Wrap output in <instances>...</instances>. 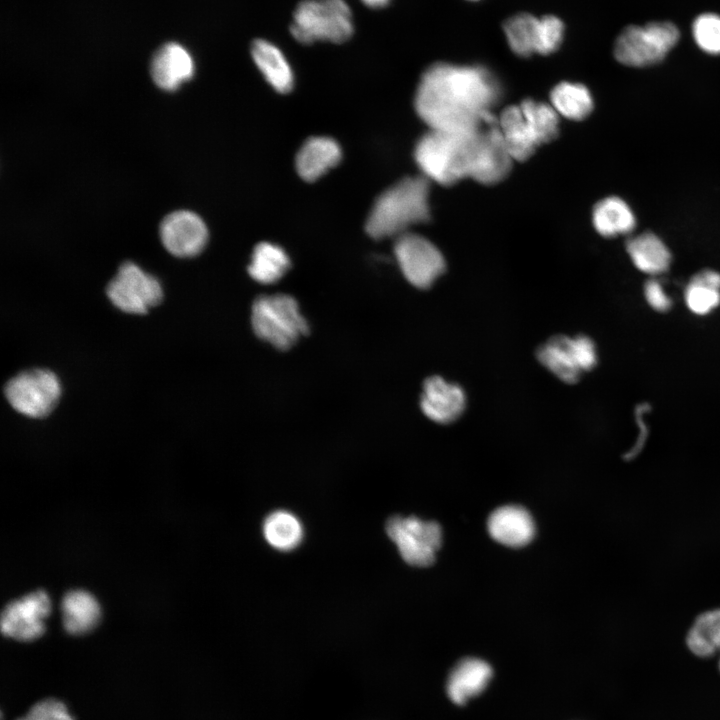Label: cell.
<instances>
[{
  "instance_id": "6da1fadb",
  "label": "cell",
  "mask_w": 720,
  "mask_h": 720,
  "mask_svg": "<svg viewBox=\"0 0 720 720\" xmlns=\"http://www.w3.org/2000/svg\"><path fill=\"white\" fill-rule=\"evenodd\" d=\"M500 96L501 86L486 68L441 62L423 73L414 104L431 130L470 132L493 118Z\"/></svg>"
},
{
  "instance_id": "4316f807",
  "label": "cell",
  "mask_w": 720,
  "mask_h": 720,
  "mask_svg": "<svg viewBox=\"0 0 720 720\" xmlns=\"http://www.w3.org/2000/svg\"><path fill=\"white\" fill-rule=\"evenodd\" d=\"M550 99L555 111L571 120H582L593 109V99L590 91L579 83H559L551 91Z\"/></svg>"
},
{
  "instance_id": "7a4b0ae2",
  "label": "cell",
  "mask_w": 720,
  "mask_h": 720,
  "mask_svg": "<svg viewBox=\"0 0 720 720\" xmlns=\"http://www.w3.org/2000/svg\"><path fill=\"white\" fill-rule=\"evenodd\" d=\"M484 125L470 132L430 129L419 139L414 152L415 161L423 175L442 185L473 178L480 156Z\"/></svg>"
},
{
  "instance_id": "44dd1931",
  "label": "cell",
  "mask_w": 720,
  "mask_h": 720,
  "mask_svg": "<svg viewBox=\"0 0 720 720\" xmlns=\"http://www.w3.org/2000/svg\"><path fill=\"white\" fill-rule=\"evenodd\" d=\"M626 250L634 266L652 276L666 272L671 264L668 247L652 232L630 238L626 243Z\"/></svg>"
},
{
  "instance_id": "d590c367",
  "label": "cell",
  "mask_w": 720,
  "mask_h": 720,
  "mask_svg": "<svg viewBox=\"0 0 720 720\" xmlns=\"http://www.w3.org/2000/svg\"><path fill=\"white\" fill-rule=\"evenodd\" d=\"M472 1H476V0H472Z\"/></svg>"
},
{
  "instance_id": "1f68e13d",
  "label": "cell",
  "mask_w": 720,
  "mask_h": 720,
  "mask_svg": "<svg viewBox=\"0 0 720 720\" xmlns=\"http://www.w3.org/2000/svg\"><path fill=\"white\" fill-rule=\"evenodd\" d=\"M27 715L33 720H74L64 703L53 698L37 702Z\"/></svg>"
},
{
  "instance_id": "3957f363",
  "label": "cell",
  "mask_w": 720,
  "mask_h": 720,
  "mask_svg": "<svg viewBox=\"0 0 720 720\" xmlns=\"http://www.w3.org/2000/svg\"><path fill=\"white\" fill-rule=\"evenodd\" d=\"M429 182L407 177L385 190L375 201L365 224L375 239L399 236L415 224L429 220Z\"/></svg>"
},
{
  "instance_id": "836d02e7",
  "label": "cell",
  "mask_w": 720,
  "mask_h": 720,
  "mask_svg": "<svg viewBox=\"0 0 720 720\" xmlns=\"http://www.w3.org/2000/svg\"><path fill=\"white\" fill-rule=\"evenodd\" d=\"M365 5L372 8L384 7L390 0H361Z\"/></svg>"
},
{
  "instance_id": "7c38bea8",
  "label": "cell",
  "mask_w": 720,
  "mask_h": 720,
  "mask_svg": "<svg viewBox=\"0 0 720 720\" xmlns=\"http://www.w3.org/2000/svg\"><path fill=\"white\" fill-rule=\"evenodd\" d=\"M394 253L404 277L417 288L430 287L445 270L441 252L420 235L409 232L399 235Z\"/></svg>"
},
{
  "instance_id": "30bf717a",
  "label": "cell",
  "mask_w": 720,
  "mask_h": 720,
  "mask_svg": "<svg viewBox=\"0 0 720 720\" xmlns=\"http://www.w3.org/2000/svg\"><path fill=\"white\" fill-rule=\"evenodd\" d=\"M106 293L115 307L132 314L147 313L163 298L159 280L130 261L119 267L107 285Z\"/></svg>"
},
{
  "instance_id": "484cf974",
  "label": "cell",
  "mask_w": 720,
  "mask_h": 720,
  "mask_svg": "<svg viewBox=\"0 0 720 720\" xmlns=\"http://www.w3.org/2000/svg\"><path fill=\"white\" fill-rule=\"evenodd\" d=\"M289 266V257L281 247L262 242L254 248L248 272L255 281L271 284L280 280Z\"/></svg>"
},
{
  "instance_id": "7402d4cb",
  "label": "cell",
  "mask_w": 720,
  "mask_h": 720,
  "mask_svg": "<svg viewBox=\"0 0 720 720\" xmlns=\"http://www.w3.org/2000/svg\"><path fill=\"white\" fill-rule=\"evenodd\" d=\"M61 610L63 626L73 635L89 632L100 618L98 602L90 593L82 590L68 592L62 600Z\"/></svg>"
},
{
  "instance_id": "9a60e30c",
  "label": "cell",
  "mask_w": 720,
  "mask_h": 720,
  "mask_svg": "<svg viewBox=\"0 0 720 720\" xmlns=\"http://www.w3.org/2000/svg\"><path fill=\"white\" fill-rule=\"evenodd\" d=\"M466 397L463 389L440 376L428 378L420 398L422 412L439 424H449L461 416Z\"/></svg>"
},
{
  "instance_id": "4dcf8cb0",
  "label": "cell",
  "mask_w": 720,
  "mask_h": 720,
  "mask_svg": "<svg viewBox=\"0 0 720 720\" xmlns=\"http://www.w3.org/2000/svg\"><path fill=\"white\" fill-rule=\"evenodd\" d=\"M564 35L563 22L554 15L538 19L536 53L548 55L557 50Z\"/></svg>"
},
{
  "instance_id": "e0dca14e",
  "label": "cell",
  "mask_w": 720,
  "mask_h": 720,
  "mask_svg": "<svg viewBox=\"0 0 720 720\" xmlns=\"http://www.w3.org/2000/svg\"><path fill=\"white\" fill-rule=\"evenodd\" d=\"M488 532L491 537L509 547H522L534 537L535 526L529 512L521 506L507 505L489 516Z\"/></svg>"
},
{
  "instance_id": "603a6c76",
  "label": "cell",
  "mask_w": 720,
  "mask_h": 720,
  "mask_svg": "<svg viewBox=\"0 0 720 720\" xmlns=\"http://www.w3.org/2000/svg\"><path fill=\"white\" fill-rule=\"evenodd\" d=\"M592 221L596 231L604 237L628 234L636 226L633 211L616 196L604 198L594 206Z\"/></svg>"
},
{
  "instance_id": "ac0fdd59",
  "label": "cell",
  "mask_w": 720,
  "mask_h": 720,
  "mask_svg": "<svg viewBox=\"0 0 720 720\" xmlns=\"http://www.w3.org/2000/svg\"><path fill=\"white\" fill-rule=\"evenodd\" d=\"M491 666L478 658H465L452 669L447 680V694L458 705L479 695L492 677Z\"/></svg>"
},
{
  "instance_id": "f1b7e54d",
  "label": "cell",
  "mask_w": 720,
  "mask_h": 720,
  "mask_svg": "<svg viewBox=\"0 0 720 720\" xmlns=\"http://www.w3.org/2000/svg\"><path fill=\"white\" fill-rule=\"evenodd\" d=\"M538 19L529 13H518L504 23V33L511 50L518 56L536 53Z\"/></svg>"
},
{
  "instance_id": "d6986e66",
  "label": "cell",
  "mask_w": 720,
  "mask_h": 720,
  "mask_svg": "<svg viewBox=\"0 0 720 720\" xmlns=\"http://www.w3.org/2000/svg\"><path fill=\"white\" fill-rule=\"evenodd\" d=\"M341 148L329 137H311L296 156V169L305 181L312 182L338 164Z\"/></svg>"
},
{
  "instance_id": "8992f818",
  "label": "cell",
  "mask_w": 720,
  "mask_h": 720,
  "mask_svg": "<svg viewBox=\"0 0 720 720\" xmlns=\"http://www.w3.org/2000/svg\"><path fill=\"white\" fill-rule=\"evenodd\" d=\"M251 324L259 338L281 350L289 349L309 330L297 301L285 294L258 297L252 305Z\"/></svg>"
},
{
  "instance_id": "277c9868",
  "label": "cell",
  "mask_w": 720,
  "mask_h": 720,
  "mask_svg": "<svg viewBox=\"0 0 720 720\" xmlns=\"http://www.w3.org/2000/svg\"><path fill=\"white\" fill-rule=\"evenodd\" d=\"M497 124L509 153L517 161L528 159L559 131L558 113L552 105L532 99L504 109Z\"/></svg>"
},
{
  "instance_id": "52a82bcc",
  "label": "cell",
  "mask_w": 720,
  "mask_h": 720,
  "mask_svg": "<svg viewBox=\"0 0 720 720\" xmlns=\"http://www.w3.org/2000/svg\"><path fill=\"white\" fill-rule=\"evenodd\" d=\"M678 28L670 22H651L626 27L617 37L614 56L623 65L642 68L661 62L679 40Z\"/></svg>"
},
{
  "instance_id": "d4e9b609",
  "label": "cell",
  "mask_w": 720,
  "mask_h": 720,
  "mask_svg": "<svg viewBox=\"0 0 720 720\" xmlns=\"http://www.w3.org/2000/svg\"><path fill=\"white\" fill-rule=\"evenodd\" d=\"M686 644L694 655L701 658H709L720 652V608L697 616L687 633Z\"/></svg>"
},
{
  "instance_id": "ba28073f",
  "label": "cell",
  "mask_w": 720,
  "mask_h": 720,
  "mask_svg": "<svg viewBox=\"0 0 720 720\" xmlns=\"http://www.w3.org/2000/svg\"><path fill=\"white\" fill-rule=\"evenodd\" d=\"M14 410L31 418L47 416L61 395L58 377L47 369H30L11 378L4 388Z\"/></svg>"
},
{
  "instance_id": "d6a6232c",
  "label": "cell",
  "mask_w": 720,
  "mask_h": 720,
  "mask_svg": "<svg viewBox=\"0 0 720 720\" xmlns=\"http://www.w3.org/2000/svg\"><path fill=\"white\" fill-rule=\"evenodd\" d=\"M644 296L649 306L658 312H666L672 306V300L657 279H649L646 281L644 285Z\"/></svg>"
},
{
  "instance_id": "f546056e",
  "label": "cell",
  "mask_w": 720,
  "mask_h": 720,
  "mask_svg": "<svg viewBox=\"0 0 720 720\" xmlns=\"http://www.w3.org/2000/svg\"><path fill=\"white\" fill-rule=\"evenodd\" d=\"M697 46L709 55H720V16L714 13L699 15L692 25Z\"/></svg>"
},
{
  "instance_id": "5bb4252c",
  "label": "cell",
  "mask_w": 720,
  "mask_h": 720,
  "mask_svg": "<svg viewBox=\"0 0 720 720\" xmlns=\"http://www.w3.org/2000/svg\"><path fill=\"white\" fill-rule=\"evenodd\" d=\"M160 239L165 249L176 257H194L205 247L208 229L202 218L189 210H177L164 217Z\"/></svg>"
},
{
  "instance_id": "cb8c5ba5",
  "label": "cell",
  "mask_w": 720,
  "mask_h": 720,
  "mask_svg": "<svg viewBox=\"0 0 720 720\" xmlns=\"http://www.w3.org/2000/svg\"><path fill=\"white\" fill-rule=\"evenodd\" d=\"M684 299L694 314L712 312L720 304V273L711 269L696 273L685 288Z\"/></svg>"
},
{
  "instance_id": "8fae6325",
  "label": "cell",
  "mask_w": 720,
  "mask_h": 720,
  "mask_svg": "<svg viewBox=\"0 0 720 720\" xmlns=\"http://www.w3.org/2000/svg\"><path fill=\"white\" fill-rule=\"evenodd\" d=\"M386 532L396 544L401 557L414 566L432 564L441 545L440 526L434 521H424L414 516L389 518Z\"/></svg>"
},
{
  "instance_id": "ffe728a7",
  "label": "cell",
  "mask_w": 720,
  "mask_h": 720,
  "mask_svg": "<svg viewBox=\"0 0 720 720\" xmlns=\"http://www.w3.org/2000/svg\"><path fill=\"white\" fill-rule=\"evenodd\" d=\"M251 55L267 82L276 91L287 93L292 89V69L276 45L265 39H256L251 45Z\"/></svg>"
},
{
  "instance_id": "2e32d148",
  "label": "cell",
  "mask_w": 720,
  "mask_h": 720,
  "mask_svg": "<svg viewBox=\"0 0 720 720\" xmlns=\"http://www.w3.org/2000/svg\"><path fill=\"white\" fill-rule=\"evenodd\" d=\"M150 72L159 88L174 91L193 76V58L183 46L167 43L154 54Z\"/></svg>"
},
{
  "instance_id": "e575fe53",
  "label": "cell",
  "mask_w": 720,
  "mask_h": 720,
  "mask_svg": "<svg viewBox=\"0 0 720 720\" xmlns=\"http://www.w3.org/2000/svg\"><path fill=\"white\" fill-rule=\"evenodd\" d=\"M17 720H32V719H31L28 715H26V716H24V717H22V718H19V719H17Z\"/></svg>"
},
{
  "instance_id": "4fadbf2b",
  "label": "cell",
  "mask_w": 720,
  "mask_h": 720,
  "mask_svg": "<svg viewBox=\"0 0 720 720\" xmlns=\"http://www.w3.org/2000/svg\"><path fill=\"white\" fill-rule=\"evenodd\" d=\"M50 611V600L44 591H35L22 599L9 603L1 614V631L20 641L40 637L44 620Z\"/></svg>"
},
{
  "instance_id": "5b68a950",
  "label": "cell",
  "mask_w": 720,
  "mask_h": 720,
  "mask_svg": "<svg viewBox=\"0 0 720 720\" xmlns=\"http://www.w3.org/2000/svg\"><path fill=\"white\" fill-rule=\"evenodd\" d=\"M353 31L352 12L345 0H304L296 7L290 26L291 35L302 44L342 43Z\"/></svg>"
},
{
  "instance_id": "83f0119b",
  "label": "cell",
  "mask_w": 720,
  "mask_h": 720,
  "mask_svg": "<svg viewBox=\"0 0 720 720\" xmlns=\"http://www.w3.org/2000/svg\"><path fill=\"white\" fill-rule=\"evenodd\" d=\"M263 534L266 541L275 549L289 551L302 541L303 527L291 512L277 510L264 520Z\"/></svg>"
},
{
  "instance_id": "9c48e42d",
  "label": "cell",
  "mask_w": 720,
  "mask_h": 720,
  "mask_svg": "<svg viewBox=\"0 0 720 720\" xmlns=\"http://www.w3.org/2000/svg\"><path fill=\"white\" fill-rule=\"evenodd\" d=\"M537 357L545 368L566 383L577 382L597 363L595 344L585 335L553 337L538 349Z\"/></svg>"
}]
</instances>
